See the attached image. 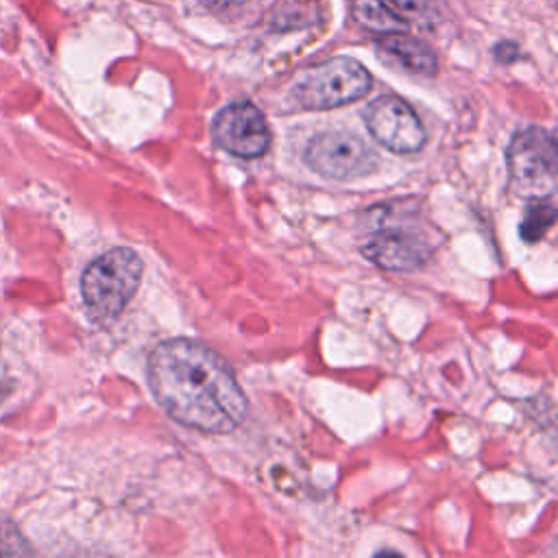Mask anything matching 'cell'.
<instances>
[{
  "label": "cell",
  "mask_w": 558,
  "mask_h": 558,
  "mask_svg": "<svg viewBox=\"0 0 558 558\" xmlns=\"http://www.w3.org/2000/svg\"><path fill=\"white\" fill-rule=\"evenodd\" d=\"M148 384L159 405L181 425L227 434L246 416V395L231 366L198 340L159 342L148 357Z\"/></svg>",
  "instance_id": "1"
},
{
  "label": "cell",
  "mask_w": 558,
  "mask_h": 558,
  "mask_svg": "<svg viewBox=\"0 0 558 558\" xmlns=\"http://www.w3.org/2000/svg\"><path fill=\"white\" fill-rule=\"evenodd\" d=\"M142 279V259L129 246H116L96 257L81 277V296L89 318L111 323L131 301Z\"/></svg>",
  "instance_id": "2"
},
{
  "label": "cell",
  "mask_w": 558,
  "mask_h": 558,
  "mask_svg": "<svg viewBox=\"0 0 558 558\" xmlns=\"http://www.w3.org/2000/svg\"><path fill=\"white\" fill-rule=\"evenodd\" d=\"M371 233L362 240L360 251L366 259L384 270H416L432 253L434 244L412 227H403L390 205L368 209Z\"/></svg>",
  "instance_id": "3"
},
{
  "label": "cell",
  "mask_w": 558,
  "mask_h": 558,
  "mask_svg": "<svg viewBox=\"0 0 558 558\" xmlns=\"http://www.w3.org/2000/svg\"><path fill=\"white\" fill-rule=\"evenodd\" d=\"M371 85V72L360 61L333 57L303 70L292 85V96L303 109H331L360 100Z\"/></svg>",
  "instance_id": "4"
},
{
  "label": "cell",
  "mask_w": 558,
  "mask_h": 558,
  "mask_svg": "<svg viewBox=\"0 0 558 558\" xmlns=\"http://www.w3.org/2000/svg\"><path fill=\"white\" fill-rule=\"evenodd\" d=\"M556 140L543 126L519 131L508 146V166L519 194L527 198L549 196L556 187Z\"/></svg>",
  "instance_id": "5"
},
{
  "label": "cell",
  "mask_w": 558,
  "mask_h": 558,
  "mask_svg": "<svg viewBox=\"0 0 558 558\" xmlns=\"http://www.w3.org/2000/svg\"><path fill=\"white\" fill-rule=\"evenodd\" d=\"M307 166L327 179H355L377 168V155L355 133L325 131L305 146Z\"/></svg>",
  "instance_id": "6"
},
{
  "label": "cell",
  "mask_w": 558,
  "mask_h": 558,
  "mask_svg": "<svg viewBox=\"0 0 558 558\" xmlns=\"http://www.w3.org/2000/svg\"><path fill=\"white\" fill-rule=\"evenodd\" d=\"M371 135L392 153H416L425 144V129L416 111L399 96L375 98L364 113Z\"/></svg>",
  "instance_id": "7"
},
{
  "label": "cell",
  "mask_w": 558,
  "mask_h": 558,
  "mask_svg": "<svg viewBox=\"0 0 558 558\" xmlns=\"http://www.w3.org/2000/svg\"><path fill=\"white\" fill-rule=\"evenodd\" d=\"M211 135L220 148L235 157L255 159L270 146V129L262 111L251 102H233L218 111Z\"/></svg>",
  "instance_id": "8"
},
{
  "label": "cell",
  "mask_w": 558,
  "mask_h": 558,
  "mask_svg": "<svg viewBox=\"0 0 558 558\" xmlns=\"http://www.w3.org/2000/svg\"><path fill=\"white\" fill-rule=\"evenodd\" d=\"M377 50L384 59H388V63H392V65H397V68H401L403 72H410V74L434 76L436 70H438V61H436L434 50L427 44L405 35L403 31L381 35Z\"/></svg>",
  "instance_id": "9"
},
{
  "label": "cell",
  "mask_w": 558,
  "mask_h": 558,
  "mask_svg": "<svg viewBox=\"0 0 558 558\" xmlns=\"http://www.w3.org/2000/svg\"><path fill=\"white\" fill-rule=\"evenodd\" d=\"M349 4L353 22L366 31L377 35L405 31V22L384 0H351Z\"/></svg>",
  "instance_id": "10"
},
{
  "label": "cell",
  "mask_w": 558,
  "mask_h": 558,
  "mask_svg": "<svg viewBox=\"0 0 558 558\" xmlns=\"http://www.w3.org/2000/svg\"><path fill=\"white\" fill-rule=\"evenodd\" d=\"M554 220H556V209H554V205L549 203V201H541V198H536L530 207H527V211H525V216H523V220H521V238L525 240V242H538L547 231H549V227L554 225Z\"/></svg>",
  "instance_id": "11"
},
{
  "label": "cell",
  "mask_w": 558,
  "mask_h": 558,
  "mask_svg": "<svg viewBox=\"0 0 558 558\" xmlns=\"http://www.w3.org/2000/svg\"><path fill=\"white\" fill-rule=\"evenodd\" d=\"M0 554L2 556H24L31 554L28 543L17 532V527L4 519H0Z\"/></svg>",
  "instance_id": "12"
},
{
  "label": "cell",
  "mask_w": 558,
  "mask_h": 558,
  "mask_svg": "<svg viewBox=\"0 0 558 558\" xmlns=\"http://www.w3.org/2000/svg\"><path fill=\"white\" fill-rule=\"evenodd\" d=\"M395 9L403 13H421L427 7V0H388Z\"/></svg>",
  "instance_id": "13"
},
{
  "label": "cell",
  "mask_w": 558,
  "mask_h": 558,
  "mask_svg": "<svg viewBox=\"0 0 558 558\" xmlns=\"http://www.w3.org/2000/svg\"><path fill=\"white\" fill-rule=\"evenodd\" d=\"M495 54L499 61H512L517 57V46L512 41H501L497 48H495Z\"/></svg>",
  "instance_id": "14"
},
{
  "label": "cell",
  "mask_w": 558,
  "mask_h": 558,
  "mask_svg": "<svg viewBox=\"0 0 558 558\" xmlns=\"http://www.w3.org/2000/svg\"><path fill=\"white\" fill-rule=\"evenodd\" d=\"M207 7H214V9H229V7H238V4H244L246 0H203Z\"/></svg>",
  "instance_id": "15"
}]
</instances>
